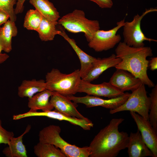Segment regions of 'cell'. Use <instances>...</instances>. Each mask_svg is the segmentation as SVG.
<instances>
[{"label": "cell", "mask_w": 157, "mask_h": 157, "mask_svg": "<svg viewBox=\"0 0 157 157\" xmlns=\"http://www.w3.org/2000/svg\"><path fill=\"white\" fill-rule=\"evenodd\" d=\"M9 57L8 55L6 53H0V64L3 63Z\"/></svg>", "instance_id": "33"}, {"label": "cell", "mask_w": 157, "mask_h": 157, "mask_svg": "<svg viewBox=\"0 0 157 157\" xmlns=\"http://www.w3.org/2000/svg\"><path fill=\"white\" fill-rule=\"evenodd\" d=\"M2 124V121L0 119V145L3 144L8 145L14 134L13 132L8 131L4 129Z\"/></svg>", "instance_id": "28"}, {"label": "cell", "mask_w": 157, "mask_h": 157, "mask_svg": "<svg viewBox=\"0 0 157 157\" xmlns=\"http://www.w3.org/2000/svg\"><path fill=\"white\" fill-rule=\"evenodd\" d=\"M33 149L38 157H66L60 149L50 143L39 141Z\"/></svg>", "instance_id": "23"}, {"label": "cell", "mask_w": 157, "mask_h": 157, "mask_svg": "<svg viewBox=\"0 0 157 157\" xmlns=\"http://www.w3.org/2000/svg\"><path fill=\"white\" fill-rule=\"evenodd\" d=\"M9 18V16L7 13L0 10V26L6 22Z\"/></svg>", "instance_id": "32"}, {"label": "cell", "mask_w": 157, "mask_h": 157, "mask_svg": "<svg viewBox=\"0 0 157 157\" xmlns=\"http://www.w3.org/2000/svg\"><path fill=\"white\" fill-rule=\"evenodd\" d=\"M109 82L124 92L126 91L132 92L142 83L139 79L129 72L120 69H116L110 78Z\"/></svg>", "instance_id": "12"}, {"label": "cell", "mask_w": 157, "mask_h": 157, "mask_svg": "<svg viewBox=\"0 0 157 157\" xmlns=\"http://www.w3.org/2000/svg\"><path fill=\"white\" fill-rule=\"evenodd\" d=\"M26 0H17L15 13L17 15L22 13L24 9V4Z\"/></svg>", "instance_id": "30"}, {"label": "cell", "mask_w": 157, "mask_h": 157, "mask_svg": "<svg viewBox=\"0 0 157 157\" xmlns=\"http://www.w3.org/2000/svg\"><path fill=\"white\" fill-rule=\"evenodd\" d=\"M42 16L36 10L30 9L25 16L23 26L28 30L37 31L42 20Z\"/></svg>", "instance_id": "25"}, {"label": "cell", "mask_w": 157, "mask_h": 157, "mask_svg": "<svg viewBox=\"0 0 157 157\" xmlns=\"http://www.w3.org/2000/svg\"><path fill=\"white\" fill-rule=\"evenodd\" d=\"M127 148L129 157H154L152 152L146 144L138 129L136 132L130 133Z\"/></svg>", "instance_id": "15"}, {"label": "cell", "mask_w": 157, "mask_h": 157, "mask_svg": "<svg viewBox=\"0 0 157 157\" xmlns=\"http://www.w3.org/2000/svg\"><path fill=\"white\" fill-rule=\"evenodd\" d=\"M46 89V84L44 80H24L18 88V95L21 98H29Z\"/></svg>", "instance_id": "19"}, {"label": "cell", "mask_w": 157, "mask_h": 157, "mask_svg": "<svg viewBox=\"0 0 157 157\" xmlns=\"http://www.w3.org/2000/svg\"><path fill=\"white\" fill-rule=\"evenodd\" d=\"M15 22L8 20L0 28V45L3 50L6 53L11 51L12 38L17 34V28Z\"/></svg>", "instance_id": "20"}, {"label": "cell", "mask_w": 157, "mask_h": 157, "mask_svg": "<svg viewBox=\"0 0 157 157\" xmlns=\"http://www.w3.org/2000/svg\"><path fill=\"white\" fill-rule=\"evenodd\" d=\"M125 19L117 23V26L107 31H97L88 42V46L96 52L107 51L112 49L121 39V36L117 34L118 30L124 26Z\"/></svg>", "instance_id": "8"}, {"label": "cell", "mask_w": 157, "mask_h": 157, "mask_svg": "<svg viewBox=\"0 0 157 157\" xmlns=\"http://www.w3.org/2000/svg\"><path fill=\"white\" fill-rule=\"evenodd\" d=\"M45 78L46 89L65 96L73 95L77 92L81 79L79 69L66 74L55 68L47 74Z\"/></svg>", "instance_id": "4"}, {"label": "cell", "mask_w": 157, "mask_h": 157, "mask_svg": "<svg viewBox=\"0 0 157 157\" xmlns=\"http://www.w3.org/2000/svg\"><path fill=\"white\" fill-rule=\"evenodd\" d=\"M31 128L28 125L25 131L17 137L12 138L8 146L2 151L3 154L7 157H27V152L25 145L23 143L24 135L28 132Z\"/></svg>", "instance_id": "18"}, {"label": "cell", "mask_w": 157, "mask_h": 157, "mask_svg": "<svg viewBox=\"0 0 157 157\" xmlns=\"http://www.w3.org/2000/svg\"><path fill=\"white\" fill-rule=\"evenodd\" d=\"M124 120L122 118H113L101 129L91 142L90 157H115L126 148L129 140L128 133L120 132L119 126Z\"/></svg>", "instance_id": "1"}, {"label": "cell", "mask_w": 157, "mask_h": 157, "mask_svg": "<svg viewBox=\"0 0 157 157\" xmlns=\"http://www.w3.org/2000/svg\"><path fill=\"white\" fill-rule=\"evenodd\" d=\"M96 3L102 8H111L113 6L112 0H89Z\"/></svg>", "instance_id": "29"}, {"label": "cell", "mask_w": 157, "mask_h": 157, "mask_svg": "<svg viewBox=\"0 0 157 157\" xmlns=\"http://www.w3.org/2000/svg\"><path fill=\"white\" fill-rule=\"evenodd\" d=\"M58 22L69 32L83 33L88 42L95 33L100 29L98 21L87 19L83 10L77 9L64 15L58 20Z\"/></svg>", "instance_id": "5"}, {"label": "cell", "mask_w": 157, "mask_h": 157, "mask_svg": "<svg viewBox=\"0 0 157 157\" xmlns=\"http://www.w3.org/2000/svg\"><path fill=\"white\" fill-rule=\"evenodd\" d=\"M3 50L1 46L0 45V53H1V51Z\"/></svg>", "instance_id": "34"}, {"label": "cell", "mask_w": 157, "mask_h": 157, "mask_svg": "<svg viewBox=\"0 0 157 157\" xmlns=\"http://www.w3.org/2000/svg\"><path fill=\"white\" fill-rule=\"evenodd\" d=\"M150 105L149 115V121L156 131H157V85L152 89L149 94Z\"/></svg>", "instance_id": "26"}, {"label": "cell", "mask_w": 157, "mask_h": 157, "mask_svg": "<svg viewBox=\"0 0 157 157\" xmlns=\"http://www.w3.org/2000/svg\"><path fill=\"white\" fill-rule=\"evenodd\" d=\"M148 67L152 71L157 69V57H154L151 58L149 60Z\"/></svg>", "instance_id": "31"}, {"label": "cell", "mask_w": 157, "mask_h": 157, "mask_svg": "<svg viewBox=\"0 0 157 157\" xmlns=\"http://www.w3.org/2000/svg\"><path fill=\"white\" fill-rule=\"evenodd\" d=\"M84 92L88 95L103 97L108 98L116 97L124 94V92L112 85L109 82L94 84L81 79L77 92Z\"/></svg>", "instance_id": "10"}, {"label": "cell", "mask_w": 157, "mask_h": 157, "mask_svg": "<svg viewBox=\"0 0 157 157\" xmlns=\"http://www.w3.org/2000/svg\"><path fill=\"white\" fill-rule=\"evenodd\" d=\"M130 114L135 122L146 144L152 152L154 157H157V131L149 120L135 112H130Z\"/></svg>", "instance_id": "11"}, {"label": "cell", "mask_w": 157, "mask_h": 157, "mask_svg": "<svg viewBox=\"0 0 157 157\" xmlns=\"http://www.w3.org/2000/svg\"><path fill=\"white\" fill-rule=\"evenodd\" d=\"M29 2L42 16L49 20L58 21L60 17L59 13L49 0H29Z\"/></svg>", "instance_id": "21"}, {"label": "cell", "mask_w": 157, "mask_h": 157, "mask_svg": "<svg viewBox=\"0 0 157 157\" xmlns=\"http://www.w3.org/2000/svg\"><path fill=\"white\" fill-rule=\"evenodd\" d=\"M121 61L115 54L103 58H98L93 63L92 67L86 76L82 79L85 81L91 82L97 79L105 70L110 67H115Z\"/></svg>", "instance_id": "14"}, {"label": "cell", "mask_w": 157, "mask_h": 157, "mask_svg": "<svg viewBox=\"0 0 157 157\" xmlns=\"http://www.w3.org/2000/svg\"><path fill=\"white\" fill-rule=\"evenodd\" d=\"M17 1V0H0V10L7 13L12 22H15L16 20V15L13 7L16 4Z\"/></svg>", "instance_id": "27"}, {"label": "cell", "mask_w": 157, "mask_h": 157, "mask_svg": "<svg viewBox=\"0 0 157 157\" xmlns=\"http://www.w3.org/2000/svg\"><path fill=\"white\" fill-rule=\"evenodd\" d=\"M157 11L155 8L147 9L140 15L138 14L135 15L131 21L125 22L123 26V42L129 46L138 48L144 46V41L157 42L156 40L146 37L141 28V21L143 17L149 13Z\"/></svg>", "instance_id": "7"}, {"label": "cell", "mask_w": 157, "mask_h": 157, "mask_svg": "<svg viewBox=\"0 0 157 157\" xmlns=\"http://www.w3.org/2000/svg\"><path fill=\"white\" fill-rule=\"evenodd\" d=\"M61 129L57 125H51L43 128L38 134L39 141L51 144L59 148L66 157H88L89 146L79 147L69 143L60 136Z\"/></svg>", "instance_id": "3"}, {"label": "cell", "mask_w": 157, "mask_h": 157, "mask_svg": "<svg viewBox=\"0 0 157 157\" xmlns=\"http://www.w3.org/2000/svg\"><path fill=\"white\" fill-rule=\"evenodd\" d=\"M35 116L45 117L60 121H65L72 124H74L76 122V119L75 118L69 117L58 112L55 110H53L42 111L41 112L37 111L31 112L29 111L24 113L19 114L18 115V117L20 119Z\"/></svg>", "instance_id": "24"}, {"label": "cell", "mask_w": 157, "mask_h": 157, "mask_svg": "<svg viewBox=\"0 0 157 157\" xmlns=\"http://www.w3.org/2000/svg\"><path fill=\"white\" fill-rule=\"evenodd\" d=\"M115 51L116 56L121 60L115 66L116 69L127 71L149 88L155 86L147 74L149 60L147 58L153 55L150 47H134L127 45L124 42H120Z\"/></svg>", "instance_id": "2"}, {"label": "cell", "mask_w": 157, "mask_h": 157, "mask_svg": "<svg viewBox=\"0 0 157 157\" xmlns=\"http://www.w3.org/2000/svg\"><path fill=\"white\" fill-rule=\"evenodd\" d=\"M149 97H148L145 85L142 83L136 89L132 92L127 100L117 108L110 110V114L124 111L138 113L149 120L150 105Z\"/></svg>", "instance_id": "6"}, {"label": "cell", "mask_w": 157, "mask_h": 157, "mask_svg": "<svg viewBox=\"0 0 157 157\" xmlns=\"http://www.w3.org/2000/svg\"><path fill=\"white\" fill-rule=\"evenodd\" d=\"M59 35L69 43L78 56L81 63L80 75L81 79L83 78L92 68L93 63L97 58L87 54L82 50L77 45L75 40L69 37L64 31H60Z\"/></svg>", "instance_id": "16"}, {"label": "cell", "mask_w": 157, "mask_h": 157, "mask_svg": "<svg viewBox=\"0 0 157 157\" xmlns=\"http://www.w3.org/2000/svg\"><path fill=\"white\" fill-rule=\"evenodd\" d=\"M130 94L128 92L125 93L119 96L108 99L88 95L83 97H75L73 95L67 96L73 102L77 104H83L88 108L101 106L110 110L116 109L124 104L127 100Z\"/></svg>", "instance_id": "9"}, {"label": "cell", "mask_w": 157, "mask_h": 157, "mask_svg": "<svg viewBox=\"0 0 157 157\" xmlns=\"http://www.w3.org/2000/svg\"><path fill=\"white\" fill-rule=\"evenodd\" d=\"M58 21H51L42 16V20L37 31L41 41H47L53 40L55 36L59 35L60 31L56 29Z\"/></svg>", "instance_id": "22"}, {"label": "cell", "mask_w": 157, "mask_h": 157, "mask_svg": "<svg viewBox=\"0 0 157 157\" xmlns=\"http://www.w3.org/2000/svg\"><path fill=\"white\" fill-rule=\"evenodd\" d=\"M53 91L46 89L28 98V106L29 111L35 112L38 110L42 111L52 110L54 108L50 102L49 98Z\"/></svg>", "instance_id": "17"}, {"label": "cell", "mask_w": 157, "mask_h": 157, "mask_svg": "<svg viewBox=\"0 0 157 157\" xmlns=\"http://www.w3.org/2000/svg\"><path fill=\"white\" fill-rule=\"evenodd\" d=\"M50 102L55 110L70 117L85 119L77 110V103L72 101L67 96L53 92L51 96Z\"/></svg>", "instance_id": "13"}]
</instances>
